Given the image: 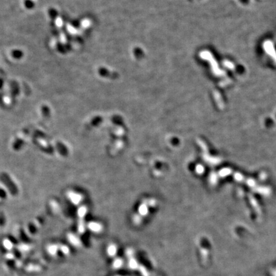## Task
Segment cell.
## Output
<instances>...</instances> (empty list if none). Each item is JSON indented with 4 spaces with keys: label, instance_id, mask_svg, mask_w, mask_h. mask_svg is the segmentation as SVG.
I'll list each match as a JSON object with an SVG mask.
<instances>
[{
    "label": "cell",
    "instance_id": "1",
    "mask_svg": "<svg viewBox=\"0 0 276 276\" xmlns=\"http://www.w3.org/2000/svg\"><path fill=\"white\" fill-rule=\"evenodd\" d=\"M157 204L155 199H146L141 203L138 208V214L143 218L146 217L149 213V208L154 207Z\"/></svg>",
    "mask_w": 276,
    "mask_h": 276
},
{
    "label": "cell",
    "instance_id": "2",
    "mask_svg": "<svg viewBox=\"0 0 276 276\" xmlns=\"http://www.w3.org/2000/svg\"><path fill=\"white\" fill-rule=\"evenodd\" d=\"M67 196L70 201L75 205H78L79 204H80L83 199V197L81 194L77 193V192L72 190L68 191Z\"/></svg>",
    "mask_w": 276,
    "mask_h": 276
},
{
    "label": "cell",
    "instance_id": "3",
    "mask_svg": "<svg viewBox=\"0 0 276 276\" xmlns=\"http://www.w3.org/2000/svg\"><path fill=\"white\" fill-rule=\"evenodd\" d=\"M67 237L70 244L72 245L73 246L75 247H81L82 246V243L78 236H76L73 233H70L67 234Z\"/></svg>",
    "mask_w": 276,
    "mask_h": 276
},
{
    "label": "cell",
    "instance_id": "4",
    "mask_svg": "<svg viewBox=\"0 0 276 276\" xmlns=\"http://www.w3.org/2000/svg\"><path fill=\"white\" fill-rule=\"evenodd\" d=\"M87 228L95 233H99L103 230V226L98 222L92 221L87 224Z\"/></svg>",
    "mask_w": 276,
    "mask_h": 276
},
{
    "label": "cell",
    "instance_id": "5",
    "mask_svg": "<svg viewBox=\"0 0 276 276\" xmlns=\"http://www.w3.org/2000/svg\"><path fill=\"white\" fill-rule=\"evenodd\" d=\"M106 253L110 258H114L118 253V247L114 243H110L106 249Z\"/></svg>",
    "mask_w": 276,
    "mask_h": 276
},
{
    "label": "cell",
    "instance_id": "6",
    "mask_svg": "<svg viewBox=\"0 0 276 276\" xmlns=\"http://www.w3.org/2000/svg\"><path fill=\"white\" fill-rule=\"evenodd\" d=\"M139 264L138 261L135 258V257H132L128 259L127 265L128 268L132 271H138L139 267Z\"/></svg>",
    "mask_w": 276,
    "mask_h": 276
},
{
    "label": "cell",
    "instance_id": "7",
    "mask_svg": "<svg viewBox=\"0 0 276 276\" xmlns=\"http://www.w3.org/2000/svg\"><path fill=\"white\" fill-rule=\"evenodd\" d=\"M124 260L121 258H116L112 262V268L114 270H118L124 266Z\"/></svg>",
    "mask_w": 276,
    "mask_h": 276
},
{
    "label": "cell",
    "instance_id": "8",
    "mask_svg": "<svg viewBox=\"0 0 276 276\" xmlns=\"http://www.w3.org/2000/svg\"><path fill=\"white\" fill-rule=\"evenodd\" d=\"M86 226L85 224V219L83 218H79V220L78 222V231L79 233L83 234L86 231Z\"/></svg>",
    "mask_w": 276,
    "mask_h": 276
},
{
    "label": "cell",
    "instance_id": "9",
    "mask_svg": "<svg viewBox=\"0 0 276 276\" xmlns=\"http://www.w3.org/2000/svg\"><path fill=\"white\" fill-rule=\"evenodd\" d=\"M59 251V246L56 244H51L47 247V251L51 256H55Z\"/></svg>",
    "mask_w": 276,
    "mask_h": 276
},
{
    "label": "cell",
    "instance_id": "10",
    "mask_svg": "<svg viewBox=\"0 0 276 276\" xmlns=\"http://www.w3.org/2000/svg\"><path fill=\"white\" fill-rule=\"evenodd\" d=\"M87 211H88V209L86 206H84V205H83V206L80 207L78 210V217L85 219V217L86 214H87Z\"/></svg>",
    "mask_w": 276,
    "mask_h": 276
},
{
    "label": "cell",
    "instance_id": "11",
    "mask_svg": "<svg viewBox=\"0 0 276 276\" xmlns=\"http://www.w3.org/2000/svg\"><path fill=\"white\" fill-rule=\"evenodd\" d=\"M2 243L4 248L6 249V250H8V251H11L13 247H14V244H13V243L9 239H4Z\"/></svg>",
    "mask_w": 276,
    "mask_h": 276
},
{
    "label": "cell",
    "instance_id": "12",
    "mask_svg": "<svg viewBox=\"0 0 276 276\" xmlns=\"http://www.w3.org/2000/svg\"><path fill=\"white\" fill-rule=\"evenodd\" d=\"M138 271L140 272L142 276H150V273L148 270L147 268L144 266L143 265H139V268H138Z\"/></svg>",
    "mask_w": 276,
    "mask_h": 276
},
{
    "label": "cell",
    "instance_id": "13",
    "mask_svg": "<svg viewBox=\"0 0 276 276\" xmlns=\"http://www.w3.org/2000/svg\"><path fill=\"white\" fill-rule=\"evenodd\" d=\"M142 219H143V217H141L138 214L134 215V216L132 217V221H133L134 224H136V225H139L141 222H142Z\"/></svg>",
    "mask_w": 276,
    "mask_h": 276
},
{
    "label": "cell",
    "instance_id": "14",
    "mask_svg": "<svg viewBox=\"0 0 276 276\" xmlns=\"http://www.w3.org/2000/svg\"><path fill=\"white\" fill-rule=\"evenodd\" d=\"M134 254H135V251L132 248H127L125 251V254L128 259L134 257Z\"/></svg>",
    "mask_w": 276,
    "mask_h": 276
},
{
    "label": "cell",
    "instance_id": "15",
    "mask_svg": "<svg viewBox=\"0 0 276 276\" xmlns=\"http://www.w3.org/2000/svg\"><path fill=\"white\" fill-rule=\"evenodd\" d=\"M59 250L65 255H68L70 254V249L66 245H60L59 246Z\"/></svg>",
    "mask_w": 276,
    "mask_h": 276
},
{
    "label": "cell",
    "instance_id": "16",
    "mask_svg": "<svg viewBox=\"0 0 276 276\" xmlns=\"http://www.w3.org/2000/svg\"><path fill=\"white\" fill-rule=\"evenodd\" d=\"M18 249L19 250H20V251L26 252L29 251L30 249V246L27 244H24V243H23V244H20L18 246Z\"/></svg>",
    "mask_w": 276,
    "mask_h": 276
},
{
    "label": "cell",
    "instance_id": "17",
    "mask_svg": "<svg viewBox=\"0 0 276 276\" xmlns=\"http://www.w3.org/2000/svg\"><path fill=\"white\" fill-rule=\"evenodd\" d=\"M38 142L39 143V144L41 146H42L44 147H47V143L46 140L42 139H38Z\"/></svg>",
    "mask_w": 276,
    "mask_h": 276
},
{
    "label": "cell",
    "instance_id": "18",
    "mask_svg": "<svg viewBox=\"0 0 276 276\" xmlns=\"http://www.w3.org/2000/svg\"><path fill=\"white\" fill-rule=\"evenodd\" d=\"M201 255L203 258H206L207 257V254H208V252L206 249H201Z\"/></svg>",
    "mask_w": 276,
    "mask_h": 276
},
{
    "label": "cell",
    "instance_id": "19",
    "mask_svg": "<svg viewBox=\"0 0 276 276\" xmlns=\"http://www.w3.org/2000/svg\"><path fill=\"white\" fill-rule=\"evenodd\" d=\"M5 256H6V258H7V259H9V260H10V259L14 258V254H12V253H8L7 254H6Z\"/></svg>",
    "mask_w": 276,
    "mask_h": 276
},
{
    "label": "cell",
    "instance_id": "20",
    "mask_svg": "<svg viewBox=\"0 0 276 276\" xmlns=\"http://www.w3.org/2000/svg\"><path fill=\"white\" fill-rule=\"evenodd\" d=\"M116 276H121V275H116Z\"/></svg>",
    "mask_w": 276,
    "mask_h": 276
},
{
    "label": "cell",
    "instance_id": "21",
    "mask_svg": "<svg viewBox=\"0 0 276 276\" xmlns=\"http://www.w3.org/2000/svg\"><path fill=\"white\" fill-rule=\"evenodd\" d=\"M0 200H1V197H0Z\"/></svg>",
    "mask_w": 276,
    "mask_h": 276
},
{
    "label": "cell",
    "instance_id": "22",
    "mask_svg": "<svg viewBox=\"0 0 276 276\" xmlns=\"http://www.w3.org/2000/svg\"></svg>",
    "mask_w": 276,
    "mask_h": 276
}]
</instances>
